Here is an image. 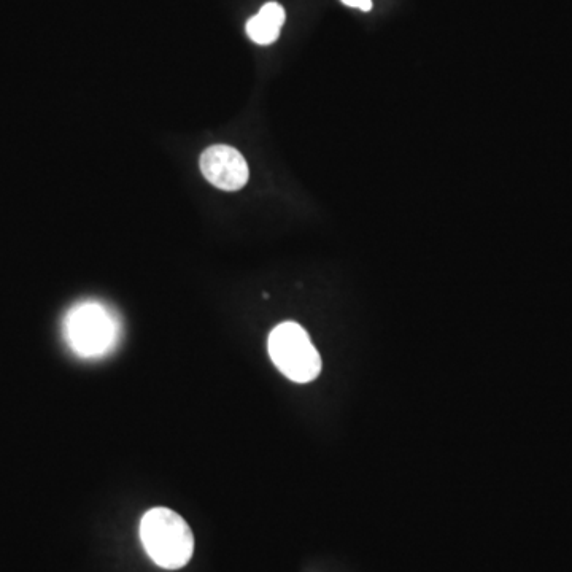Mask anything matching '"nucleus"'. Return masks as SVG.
Returning <instances> with one entry per match:
<instances>
[{
  "label": "nucleus",
  "instance_id": "423d86ee",
  "mask_svg": "<svg viewBox=\"0 0 572 572\" xmlns=\"http://www.w3.org/2000/svg\"><path fill=\"white\" fill-rule=\"evenodd\" d=\"M347 7L360 8L363 12H369L372 8V0H342Z\"/></svg>",
  "mask_w": 572,
  "mask_h": 572
},
{
  "label": "nucleus",
  "instance_id": "f03ea898",
  "mask_svg": "<svg viewBox=\"0 0 572 572\" xmlns=\"http://www.w3.org/2000/svg\"><path fill=\"white\" fill-rule=\"evenodd\" d=\"M140 539L148 557L164 569H180L190 563L194 552V536L182 515L155 507L143 515Z\"/></svg>",
  "mask_w": 572,
  "mask_h": 572
},
{
  "label": "nucleus",
  "instance_id": "20e7f679",
  "mask_svg": "<svg viewBox=\"0 0 572 572\" xmlns=\"http://www.w3.org/2000/svg\"><path fill=\"white\" fill-rule=\"evenodd\" d=\"M201 172L223 191H239L247 185L250 171L244 156L228 145H213L201 155Z\"/></svg>",
  "mask_w": 572,
  "mask_h": 572
},
{
  "label": "nucleus",
  "instance_id": "f257e3e1",
  "mask_svg": "<svg viewBox=\"0 0 572 572\" xmlns=\"http://www.w3.org/2000/svg\"><path fill=\"white\" fill-rule=\"evenodd\" d=\"M64 337L70 350L80 358H104L120 342L121 321L101 302H80L64 318Z\"/></svg>",
  "mask_w": 572,
  "mask_h": 572
},
{
  "label": "nucleus",
  "instance_id": "7ed1b4c3",
  "mask_svg": "<svg viewBox=\"0 0 572 572\" xmlns=\"http://www.w3.org/2000/svg\"><path fill=\"white\" fill-rule=\"evenodd\" d=\"M267 350L275 368L291 382L309 383L320 375V353L306 329L294 321H285L272 329Z\"/></svg>",
  "mask_w": 572,
  "mask_h": 572
},
{
  "label": "nucleus",
  "instance_id": "39448f33",
  "mask_svg": "<svg viewBox=\"0 0 572 572\" xmlns=\"http://www.w3.org/2000/svg\"><path fill=\"white\" fill-rule=\"evenodd\" d=\"M285 10L277 2H269L259 10L258 15L247 23V34L258 45H271L279 39L282 26L285 24Z\"/></svg>",
  "mask_w": 572,
  "mask_h": 572
}]
</instances>
